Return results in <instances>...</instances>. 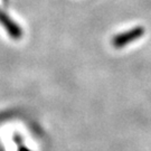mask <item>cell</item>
<instances>
[{"instance_id": "6da1fadb", "label": "cell", "mask_w": 151, "mask_h": 151, "mask_svg": "<svg viewBox=\"0 0 151 151\" xmlns=\"http://www.w3.org/2000/svg\"><path fill=\"white\" fill-rule=\"evenodd\" d=\"M145 27H141V26H137V27H133L127 30V32H123L121 34H118L115 35L113 38H112V45L116 48H122V47H125L128 44L132 43V42H135L138 40L139 38H141L143 35H145Z\"/></svg>"}, {"instance_id": "7a4b0ae2", "label": "cell", "mask_w": 151, "mask_h": 151, "mask_svg": "<svg viewBox=\"0 0 151 151\" xmlns=\"http://www.w3.org/2000/svg\"><path fill=\"white\" fill-rule=\"evenodd\" d=\"M20 151H29V150H28V149H25V148H24V149H22Z\"/></svg>"}]
</instances>
